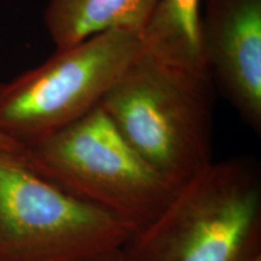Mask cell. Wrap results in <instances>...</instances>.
<instances>
[{"label": "cell", "instance_id": "obj_1", "mask_svg": "<svg viewBox=\"0 0 261 261\" xmlns=\"http://www.w3.org/2000/svg\"><path fill=\"white\" fill-rule=\"evenodd\" d=\"M120 252L122 261H261L259 162L212 161Z\"/></svg>", "mask_w": 261, "mask_h": 261}, {"label": "cell", "instance_id": "obj_2", "mask_svg": "<svg viewBox=\"0 0 261 261\" xmlns=\"http://www.w3.org/2000/svg\"><path fill=\"white\" fill-rule=\"evenodd\" d=\"M214 93L207 69L143 48L99 106L132 148L180 187L213 161Z\"/></svg>", "mask_w": 261, "mask_h": 261}, {"label": "cell", "instance_id": "obj_3", "mask_svg": "<svg viewBox=\"0 0 261 261\" xmlns=\"http://www.w3.org/2000/svg\"><path fill=\"white\" fill-rule=\"evenodd\" d=\"M21 156L38 174L133 232L151 223L179 189L132 148L100 106Z\"/></svg>", "mask_w": 261, "mask_h": 261}, {"label": "cell", "instance_id": "obj_4", "mask_svg": "<svg viewBox=\"0 0 261 261\" xmlns=\"http://www.w3.org/2000/svg\"><path fill=\"white\" fill-rule=\"evenodd\" d=\"M142 51L139 32H107L0 81V132L24 149L64 128L99 106Z\"/></svg>", "mask_w": 261, "mask_h": 261}, {"label": "cell", "instance_id": "obj_5", "mask_svg": "<svg viewBox=\"0 0 261 261\" xmlns=\"http://www.w3.org/2000/svg\"><path fill=\"white\" fill-rule=\"evenodd\" d=\"M130 228L0 151V261H84L120 249Z\"/></svg>", "mask_w": 261, "mask_h": 261}, {"label": "cell", "instance_id": "obj_6", "mask_svg": "<svg viewBox=\"0 0 261 261\" xmlns=\"http://www.w3.org/2000/svg\"><path fill=\"white\" fill-rule=\"evenodd\" d=\"M205 67L241 120L261 132V0H205Z\"/></svg>", "mask_w": 261, "mask_h": 261}, {"label": "cell", "instance_id": "obj_7", "mask_svg": "<svg viewBox=\"0 0 261 261\" xmlns=\"http://www.w3.org/2000/svg\"><path fill=\"white\" fill-rule=\"evenodd\" d=\"M158 0H48L44 24L56 50L112 31H142Z\"/></svg>", "mask_w": 261, "mask_h": 261}, {"label": "cell", "instance_id": "obj_8", "mask_svg": "<svg viewBox=\"0 0 261 261\" xmlns=\"http://www.w3.org/2000/svg\"><path fill=\"white\" fill-rule=\"evenodd\" d=\"M202 0H158L142 31L143 48L172 63L207 69L202 46Z\"/></svg>", "mask_w": 261, "mask_h": 261}, {"label": "cell", "instance_id": "obj_9", "mask_svg": "<svg viewBox=\"0 0 261 261\" xmlns=\"http://www.w3.org/2000/svg\"><path fill=\"white\" fill-rule=\"evenodd\" d=\"M0 151H10V152H22L23 148L19 146L17 143H15L14 140H11L8 137L3 135L0 132Z\"/></svg>", "mask_w": 261, "mask_h": 261}, {"label": "cell", "instance_id": "obj_10", "mask_svg": "<svg viewBox=\"0 0 261 261\" xmlns=\"http://www.w3.org/2000/svg\"><path fill=\"white\" fill-rule=\"evenodd\" d=\"M120 249H121V248H120ZM120 249L110 250V252L98 254V255L92 256L90 257V259H86L84 261H122V256H121V252H120Z\"/></svg>", "mask_w": 261, "mask_h": 261}]
</instances>
